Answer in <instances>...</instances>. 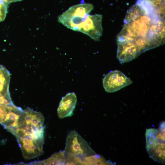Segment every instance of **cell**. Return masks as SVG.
Returning a JSON list of instances; mask_svg holds the SVG:
<instances>
[{
	"instance_id": "6da1fadb",
	"label": "cell",
	"mask_w": 165,
	"mask_h": 165,
	"mask_svg": "<svg viewBox=\"0 0 165 165\" xmlns=\"http://www.w3.org/2000/svg\"><path fill=\"white\" fill-rule=\"evenodd\" d=\"M124 22L117 41L134 45L140 54L164 43V16L147 1L138 0L131 6L127 12Z\"/></svg>"
},
{
	"instance_id": "7a4b0ae2",
	"label": "cell",
	"mask_w": 165,
	"mask_h": 165,
	"mask_svg": "<svg viewBox=\"0 0 165 165\" xmlns=\"http://www.w3.org/2000/svg\"><path fill=\"white\" fill-rule=\"evenodd\" d=\"M94 8L93 5L90 3L73 6L58 17V22L68 28L78 31L79 26L86 20Z\"/></svg>"
},
{
	"instance_id": "3957f363",
	"label": "cell",
	"mask_w": 165,
	"mask_h": 165,
	"mask_svg": "<svg viewBox=\"0 0 165 165\" xmlns=\"http://www.w3.org/2000/svg\"><path fill=\"white\" fill-rule=\"evenodd\" d=\"M44 117L42 114L28 107L23 110L15 131L18 136H24L44 130Z\"/></svg>"
},
{
	"instance_id": "277c9868",
	"label": "cell",
	"mask_w": 165,
	"mask_h": 165,
	"mask_svg": "<svg viewBox=\"0 0 165 165\" xmlns=\"http://www.w3.org/2000/svg\"><path fill=\"white\" fill-rule=\"evenodd\" d=\"M65 158H77L82 162L85 157L96 154L87 142L76 131H71L68 135L64 150Z\"/></svg>"
},
{
	"instance_id": "5b68a950",
	"label": "cell",
	"mask_w": 165,
	"mask_h": 165,
	"mask_svg": "<svg viewBox=\"0 0 165 165\" xmlns=\"http://www.w3.org/2000/svg\"><path fill=\"white\" fill-rule=\"evenodd\" d=\"M16 138L25 159L29 160L35 158L43 154V137L30 135Z\"/></svg>"
},
{
	"instance_id": "8992f818",
	"label": "cell",
	"mask_w": 165,
	"mask_h": 165,
	"mask_svg": "<svg viewBox=\"0 0 165 165\" xmlns=\"http://www.w3.org/2000/svg\"><path fill=\"white\" fill-rule=\"evenodd\" d=\"M132 83L130 79L117 70L109 72L103 79V87L105 91L108 93L116 91Z\"/></svg>"
},
{
	"instance_id": "52a82bcc",
	"label": "cell",
	"mask_w": 165,
	"mask_h": 165,
	"mask_svg": "<svg viewBox=\"0 0 165 165\" xmlns=\"http://www.w3.org/2000/svg\"><path fill=\"white\" fill-rule=\"evenodd\" d=\"M102 17L99 14L89 15L81 24L78 31L87 35L95 41L99 40L102 34Z\"/></svg>"
},
{
	"instance_id": "ba28073f",
	"label": "cell",
	"mask_w": 165,
	"mask_h": 165,
	"mask_svg": "<svg viewBox=\"0 0 165 165\" xmlns=\"http://www.w3.org/2000/svg\"><path fill=\"white\" fill-rule=\"evenodd\" d=\"M134 45L123 41H117V58L121 63L130 61L140 55Z\"/></svg>"
},
{
	"instance_id": "9c48e42d",
	"label": "cell",
	"mask_w": 165,
	"mask_h": 165,
	"mask_svg": "<svg viewBox=\"0 0 165 165\" xmlns=\"http://www.w3.org/2000/svg\"><path fill=\"white\" fill-rule=\"evenodd\" d=\"M23 110L14 104L8 106V112L2 124L4 128L14 134Z\"/></svg>"
},
{
	"instance_id": "30bf717a",
	"label": "cell",
	"mask_w": 165,
	"mask_h": 165,
	"mask_svg": "<svg viewBox=\"0 0 165 165\" xmlns=\"http://www.w3.org/2000/svg\"><path fill=\"white\" fill-rule=\"evenodd\" d=\"M77 102V97L73 92L69 93L62 97L57 109V114L61 119L72 115Z\"/></svg>"
},
{
	"instance_id": "8fae6325",
	"label": "cell",
	"mask_w": 165,
	"mask_h": 165,
	"mask_svg": "<svg viewBox=\"0 0 165 165\" xmlns=\"http://www.w3.org/2000/svg\"><path fill=\"white\" fill-rule=\"evenodd\" d=\"M10 73L4 66L0 65V97L9 94Z\"/></svg>"
},
{
	"instance_id": "7c38bea8",
	"label": "cell",
	"mask_w": 165,
	"mask_h": 165,
	"mask_svg": "<svg viewBox=\"0 0 165 165\" xmlns=\"http://www.w3.org/2000/svg\"><path fill=\"white\" fill-rule=\"evenodd\" d=\"M165 142H158L152 149L147 151L149 157L155 161L164 164Z\"/></svg>"
},
{
	"instance_id": "4fadbf2b",
	"label": "cell",
	"mask_w": 165,
	"mask_h": 165,
	"mask_svg": "<svg viewBox=\"0 0 165 165\" xmlns=\"http://www.w3.org/2000/svg\"><path fill=\"white\" fill-rule=\"evenodd\" d=\"M65 163V156L64 151L55 153L49 158L34 164L44 165H64Z\"/></svg>"
},
{
	"instance_id": "5bb4252c",
	"label": "cell",
	"mask_w": 165,
	"mask_h": 165,
	"mask_svg": "<svg viewBox=\"0 0 165 165\" xmlns=\"http://www.w3.org/2000/svg\"><path fill=\"white\" fill-rule=\"evenodd\" d=\"M158 129L150 128L146 130L145 133L146 149L147 152L152 149L160 141L157 138Z\"/></svg>"
},
{
	"instance_id": "9a60e30c",
	"label": "cell",
	"mask_w": 165,
	"mask_h": 165,
	"mask_svg": "<svg viewBox=\"0 0 165 165\" xmlns=\"http://www.w3.org/2000/svg\"><path fill=\"white\" fill-rule=\"evenodd\" d=\"M111 162L106 160L103 156L96 154L85 157L82 161V165H112Z\"/></svg>"
},
{
	"instance_id": "2e32d148",
	"label": "cell",
	"mask_w": 165,
	"mask_h": 165,
	"mask_svg": "<svg viewBox=\"0 0 165 165\" xmlns=\"http://www.w3.org/2000/svg\"><path fill=\"white\" fill-rule=\"evenodd\" d=\"M162 15L164 16V0H148Z\"/></svg>"
},
{
	"instance_id": "e0dca14e",
	"label": "cell",
	"mask_w": 165,
	"mask_h": 165,
	"mask_svg": "<svg viewBox=\"0 0 165 165\" xmlns=\"http://www.w3.org/2000/svg\"><path fill=\"white\" fill-rule=\"evenodd\" d=\"M8 4L0 0V22L4 20L8 12Z\"/></svg>"
},
{
	"instance_id": "ac0fdd59",
	"label": "cell",
	"mask_w": 165,
	"mask_h": 165,
	"mask_svg": "<svg viewBox=\"0 0 165 165\" xmlns=\"http://www.w3.org/2000/svg\"><path fill=\"white\" fill-rule=\"evenodd\" d=\"M0 105V123L2 124L8 112V106Z\"/></svg>"
},
{
	"instance_id": "d6986e66",
	"label": "cell",
	"mask_w": 165,
	"mask_h": 165,
	"mask_svg": "<svg viewBox=\"0 0 165 165\" xmlns=\"http://www.w3.org/2000/svg\"><path fill=\"white\" fill-rule=\"evenodd\" d=\"M0 1L7 4H8L13 2L20 1L22 0H0Z\"/></svg>"
}]
</instances>
